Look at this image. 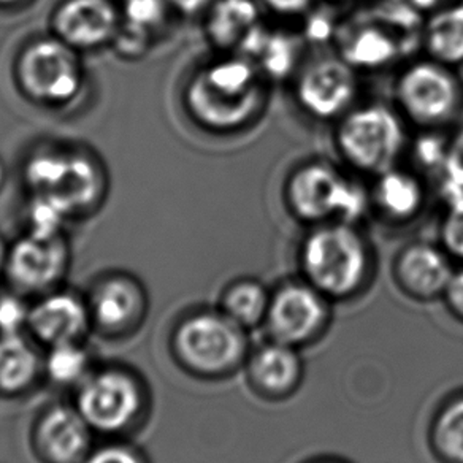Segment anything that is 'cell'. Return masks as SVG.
<instances>
[{
	"mask_svg": "<svg viewBox=\"0 0 463 463\" xmlns=\"http://www.w3.org/2000/svg\"><path fill=\"white\" fill-rule=\"evenodd\" d=\"M8 180V170L7 165H5V162L2 161V157H0V193L4 191V187L7 184Z\"/></svg>",
	"mask_w": 463,
	"mask_h": 463,
	"instance_id": "obj_39",
	"label": "cell"
},
{
	"mask_svg": "<svg viewBox=\"0 0 463 463\" xmlns=\"http://www.w3.org/2000/svg\"><path fill=\"white\" fill-rule=\"evenodd\" d=\"M121 24L118 0H61L50 18V33L81 54L107 50Z\"/></svg>",
	"mask_w": 463,
	"mask_h": 463,
	"instance_id": "obj_17",
	"label": "cell"
},
{
	"mask_svg": "<svg viewBox=\"0 0 463 463\" xmlns=\"http://www.w3.org/2000/svg\"><path fill=\"white\" fill-rule=\"evenodd\" d=\"M96 444V433L73 402L40 408L29 429V448L39 463H81Z\"/></svg>",
	"mask_w": 463,
	"mask_h": 463,
	"instance_id": "obj_15",
	"label": "cell"
},
{
	"mask_svg": "<svg viewBox=\"0 0 463 463\" xmlns=\"http://www.w3.org/2000/svg\"><path fill=\"white\" fill-rule=\"evenodd\" d=\"M430 444L444 463H463V395L438 410L431 422Z\"/></svg>",
	"mask_w": 463,
	"mask_h": 463,
	"instance_id": "obj_28",
	"label": "cell"
},
{
	"mask_svg": "<svg viewBox=\"0 0 463 463\" xmlns=\"http://www.w3.org/2000/svg\"><path fill=\"white\" fill-rule=\"evenodd\" d=\"M81 463H153L132 438H109L94 444Z\"/></svg>",
	"mask_w": 463,
	"mask_h": 463,
	"instance_id": "obj_31",
	"label": "cell"
},
{
	"mask_svg": "<svg viewBox=\"0 0 463 463\" xmlns=\"http://www.w3.org/2000/svg\"><path fill=\"white\" fill-rule=\"evenodd\" d=\"M26 334L43 349L90 341L92 326L84 292L64 284L31 300Z\"/></svg>",
	"mask_w": 463,
	"mask_h": 463,
	"instance_id": "obj_16",
	"label": "cell"
},
{
	"mask_svg": "<svg viewBox=\"0 0 463 463\" xmlns=\"http://www.w3.org/2000/svg\"><path fill=\"white\" fill-rule=\"evenodd\" d=\"M168 353L181 372L203 381L231 376L250 355L245 328L219 308L181 315L168 334Z\"/></svg>",
	"mask_w": 463,
	"mask_h": 463,
	"instance_id": "obj_7",
	"label": "cell"
},
{
	"mask_svg": "<svg viewBox=\"0 0 463 463\" xmlns=\"http://www.w3.org/2000/svg\"><path fill=\"white\" fill-rule=\"evenodd\" d=\"M400 2V0H399ZM397 7H381L376 16H368L353 24H341L336 33V52L355 71H380L391 64L405 62L403 50L408 39L406 31L412 27L403 16L414 10L405 8L402 14H395Z\"/></svg>",
	"mask_w": 463,
	"mask_h": 463,
	"instance_id": "obj_13",
	"label": "cell"
},
{
	"mask_svg": "<svg viewBox=\"0 0 463 463\" xmlns=\"http://www.w3.org/2000/svg\"><path fill=\"white\" fill-rule=\"evenodd\" d=\"M31 300L7 289L0 294V334L26 332Z\"/></svg>",
	"mask_w": 463,
	"mask_h": 463,
	"instance_id": "obj_32",
	"label": "cell"
},
{
	"mask_svg": "<svg viewBox=\"0 0 463 463\" xmlns=\"http://www.w3.org/2000/svg\"><path fill=\"white\" fill-rule=\"evenodd\" d=\"M283 203L290 218L311 225L327 222H361L370 213L368 186L361 176L340 162L307 159L290 168L284 178Z\"/></svg>",
	"mask_w": 463,
	"mask_h": 463,
	"instance_id": "obj_5",
	"label": "cell"
},
{
	"mask_svg": "<svg viewBox=\"0 0 463 463\" xmlns=\"http://www.w3.org/2000/svg\"><path fill=\"white\" fill-rule=\"evenodd\" d=\"M271 292L264 284L241 278L232 281L221 294L219 309L245 330L264 326L270 307Z\"/></svg>",
	"mask_w": 463,
	"mask_h": 463,
	"instance_id": "obj_27",
	"label": "cell"
},
{
	"mask_svg": "<svg viewBox=\"0 0 463 463\" xmlns=\"http://www.w3.org/2000/svg\"><path fill=\"white\" fill-rule=\"evenodd\" d=\"M456 264L439 241L414 240L395 254L393 279L399 289L414 300H437L443 298Z\"/></svg>",
	"mask_w": 463,
	"mask_h": 463,
	"instance_id": "obj_19",
	"label": "cell"
},
{
	"mask_svg": "<svg viewBox=\"0 0 463 463\" xmlns=\"http://www.w3.org/2000/svg\"><path fill=\"white\" fill-rule=\"evenodd\" d=\"M330 321V300L305 279L271 292L264 327L270 340L303 347L317 340Z\"/></svg>",
	"mask_w": 463,
	"mask_h": 463,
	"instance_id": "obj_14",
	"label": "cell"
},
{
	"mask_svg": "<svg viewBox=\"0 0 463 463\" xmlns=\"http://www.w3.org/2000/svg\"><path fill=\"white\" fill-rule=\"evenodd\" d=\"M119 10L121 24L111 50L124 61L145 58L178 16L168 0H121Z\"/></svg>",
	"mask_w": 463,
	"mask_h": 463,
	"instance_id": "obj_20",
	"label": "cell"
},
{
	"mask_svg": "<svg viewBox=\"0 0 463 463\" xmlns=\"http://www.w3.org/2000/svg\"><path fill=\"white\" fill-rule=\"evenodd\" d=\"M43 351L45 383L64 391L73 392L97 365L90 341L67 343Z\"/></svg>",
	"mask_w": 463,
	"mask_h": 463,
	"instance_id": "obj_26",
	"label": "cell"
},
{
	"mask_svg": "<svg viewBox=\"0 0 463 463\" xmlns=\"http://www.w3.org/2000/svg\"><path fill=\"white\" fill-rule=\"evenodd\" d=\"M289 83L297 109L317 123H336L361 102V73L338 52L305 59Z\"/></svg>",
	"mask_w": 463,
	"mask_h": 463,
	"instance_id": "obj_10",
	"label": "cell"
},
{
	"mask_svg": "<svg viewBox=\"0 0 463 463\" xmlns=\"http://www.w3.org/2000/svg\"><path fill=\"white\" fill-rule=\"evenodd\" d=\"M373 265V246L359 222L311 225L298 246L302 279L330 302L362 292Z\"/></svg>",
	"mask_w": 463,
	"mask_h": 463,
	"instance_id": "obj_3",
	"label": "cell"
},
{
	"mask_svg": "<svg viewBox=\"0 0 463 463\" xmlns=\"http://www.w3.org/2000/svg\"><path fill=\"white\" fill-rule=\"evenodd\" d=\"M118 2H121V0H118Z\"/></svg>",
	"mask_w": 463,
	"mask_h": 463,
	"instance_id": "obj_40",
	"label": "cell"
},
{
	"mask_svg": "<svg viewBox=\"0 0 463 463\" xmlns=\"http://www.w3.org/2000/svg\"><path fill=\"white\" fill-rule=\"evenodd\" d=\"M438 183L444 199L463 194V119L446 134L443 167Z\"/></svg>",
	"mask_w": 463,
	"mask_h": 463,
	"instance_id": "obj_29",
	"label": "cell"
},
{
	"mask_svg": "<svg viewBox=\"0 0 463 463\" xmlns=\"http://www.w3.org/2000/svg\"><path fill=\"white\" fill-rule=\"evenodd\" d=\"M248 383L269 400H283L296 392L303 380V361L297 347L270 340L246 361Z\"/></svg>",
	"mask_w": 463,
	"mask_h": 463,
	"instance_id": "obj_22",
	"label": "cell"
},
{
	"mask_svg": "<svg viewBox=\"0 0 463 463\" xmlns=\"http://www.w3.org/2000/svg\"><path fill=\"white\" fill-rule=\"evenodd\" d=\"M303 37L288 33L281 27H271L265 21L246 43L241 52L258 65L271 84L283 80H292L297 69L302 65Z\"/></svg>",
	"mask_w": 463,
	"mask_h": 463,
	"instance_id": "obj_24",
	"label": "cell"
},
{
	"mask_svg": "<svg viewBox=\"0 0 463 463\" xmlns=\"http://www.w3.org/2000/svg\"><path fill=\"white\" fill-rule=\"evenodd\" d=\"M178 16L200 18L214 0H168Z\"/></svg>",
	"mask_w": 463,
	"mask_h": 463,
	"instance_id": "obj_35",
	"label": "cell"
},
{
	"mask_svg": "<svg viewBox=\"0 0 463 463\" xmlns=\"http://www.w3.org/2000/svg\"><path fill=\"white\" fill-rule=\"evenodd\" d=\"M420 54L438 62L463 69V0H452L424 16Z\"/></svg>",
	"mask_w": 463,
	"mask_h": 463,
	"instance_id": "obj_25",
	"label": "cell"
},
{
	"mask_svg": "<svg viewBox=\"0 0 463 463\" xmlns=\"http://www.w3.org/2000/svg\"><path fill=\"white\" fill-rule=\"evenodd\" d=\"M73 405L102 439L132 438L153 414V389L136 367L124 362H97L73 391Z\"/></svg>",
	"mask_w": 463,
	"mask_h": 463,
	"instance_id": "obj_4",
	"label": "cell"
},
{
	"mask_svg": "<svg viewBox=\"0 0 463 463\" xmlns=\"http://www.w3.org/2000/svg\"><path fill=\"white\" fill-rule=\"evenodd\" d=\"M71 269V246L65 233L24 232L10 243L4 286L33 300L64 286Z\"/></svg>",
	"mask_w": 463,
	"mask_h": 463,
	"instance_id": "obj_12",
	"label": "cell"
},
{
	"mask_svg": "<svg viewBox=\"0 0 463 463\" xmlns=\"http://www.w3.org/2000/svg\"><path fill=\"white\" fill-rule=\"evenodd\" d=\"M81 56L52 33L27 40L14 58L16 90L40 109H71L88 84Z\"/></svg>",
	"mask_w": 463,
	"mask_h": 463,
	"instance_id": "obj_9",
	"label": "cell"
},
{
	"mask_svg": "<svg viewBox=\"0 0 463 463\" xmlns=\"http://www.w3.org/2000/svg\"><path fill=\"white\" fill-rule=\"evenodd\" d=\"M446 200L438 225V241L457 264H463V194Z\"/></svg>",
	"mask_w": 463,
	"mask_h": 463,
	"instance_id": "obj_30",
	"label": "cell"
},
{
	"mask_svg": "<svg viewBox=\"0 0 463 463\" xmlns=\"http://www.w3.org/2000/svg\"><path fill=\"white\" fill-rule=\"evenodd\" d=\"M443 300L454 317L463 322V264L456 267Z\"/></svg>",
	"mask_w": 463,
	"mask_h": 463,
	"instance_id": "obj_34",
	"label": "cell"
},
{
	"mask_svg": "<svg viewBox=\"0 0 463 463\" xmlns=\"http://www.w3.org/2000/svg\"><path fill=\"white\" fill-rule=\"evenodd\" d=\"M43 347L26 334H0V399H23L45 383Z\"/></svg>",
	"mask_w": 463,
	"mask_h": 463,
	"instance_id": "obj_23",
	"label": "cell"
},
{
	"mask_svg": "<svg viewBox=\"0 0 463 463\" xmlns=\"http://www.w3.org/2000/svg\"><path fill=\"white\" fill-rule=\"evenodd\" d=\"M402 2L420 16H427V14H433L438 8L444 7L452 0H402Z\"/></svg>",
	"mask_w": 463,
	"mask_h": 463,
	"instance_id": "obj_36",
	"label": "cell"
},
{
	"mask_svg": "<svg viewBox=\"0 0 463 463\" xmlns=\"http://www.w3.org/2000/svg\"><path fill=\"white\" fill-rule=\"evenodd\" d=\"M8 254H10V241L0 233V283H4L5 270H7Z\"/></svg>",
	"mask_w": 463,
	"mask_h": 463,
	"instance_id": "obj_37",
	"label": "cell"
},
{
	"mask_svg": "<svg viewBox=\"0 0 463 463\" xmlns=\"http://www.w3.org/2000/svg\"><path fill=\"white\" fill-rule=\"evenodd\" d=\"M427 180V176L403 162L370 178V214L393 227L411 224L429 205L430 189Z\"/></svg>",
	"mask_w": 463,
	"mask_h": 463,
	"instance_id": "obj_18",
	"label": "cell"
},
{
	"mask_svg": "<svg viewBox=\"0 0 463 463\" xmlns=\"http://www.w3.org/2000/svg\"><path fill=\"white\" fill-rule=\"evenodd\" d=\"M332 128L341 165L365 180L402 164L411 140V128L392 102L362 100Z\"/></svg>",
	"mask_w": 463,
	"mask_h": 463,
	"instance_id": "obj_6",
	"label": "cell"
},
{
	"mask_svg": "<svg viewBox=\"0 0 463 463\" xmlns=\"http://www.w3.org/2000/svg\"><path fill=\"white\" fill-rule=\"evenodd\" d=\"M23 183L31 197L58 205L71 221L96 213L109 194V172L92 149L80 143H42L27 155Z\"/></svg>",
	"mask_w": 463,
	"mask_h": 463,
	"instance_id": "obj_2",
	"label": "cell"
},
{
	"mask_svg": "<svg viewBox=\"0 0 463 463\" xmlns=\"http://www.w3.org/2000/svg\"><path fill=\"white\" fill-rule=\"evenodd\" d=\"M265 14L283 20L305 18L317 5V0H260Z\"/></svg>",
	"mask_w": 463,
	"mask_h": 463,
	"instance_id": "obj_33",
	"label": "cell"
},
{
	"mask_svg": "<svg viewBox=\"0 0 463 463\" xmlns=\"http://www.w3.org/2000/svg\"><path fill=\"white\" fill-rule=\"evenodd\" d=\"M460 71L424 54L400 64L392 103L411 129L446 132L462 121Z\"/></svg>",
	"mask_w": 463,
	"mask_h": 463,
	"instance_id": "obj_8",
	"label": "cell"
},
{
	"mask_svg": "<svg viewBox=\"0 0 463 463\" xmlns=\"http://www.w3.org/2000/svg\"><path fill=\"white\" fill-rule=\"evenodd\" d=\"M271 86L251 59L214 52L187 75L181 102L187 118L206 134L240 136L264 118Z\"/></svg>",
	"mask_w": 463,
	"mask_h": 463,
	"instance_id": "obj_1",
	"label": "cell"
},
{
	"mask_svg": "<svg viewBox=\"0 0 463 463\" xmlns=\"http://www.w3.org/2000/svg\"><path fill=\"white\" fill-rule=\"evenodd\" d=\"M92 335L107 341L136 336L148 321L149 292L140 278L128 270L102 271L84 290Z\"/></svg>",
	"mask_w": 463,
	"mask_h": 463,
	"instance_id": "obj_11",
	"label": "cell"
},
{
	"mask_svg": "<svg viewBox=\"0 0 463 463\" xmlns=\"http://www.w3.org/2000/svg\"><path fill=\"white\" fill-rule=\"evenodd\" d=\"M203 35L214 52H241L265 23L260 0H214L200 16Z\"/></svg>",
	"mask_w": 463,
	"mask_h": 463,
	"instance_id": "obj_21",
	"label": "cell"
},
{
	"mask_svg": "<svg viewBox=\"0 0 463 463\" xmlns=\"http://www.w3.org/2000/svg\"><path fill=\"white\" fill-rule=\"evenodd\" d=\"M33 0H0V12H16L31 5Z\"/></svg>",
	"mask_w": 463,
	"mask_h": 463,
	"instance_id": "obj_38",
	"label": "cell"
}]
</instances>
